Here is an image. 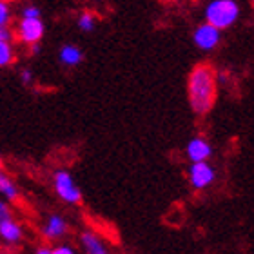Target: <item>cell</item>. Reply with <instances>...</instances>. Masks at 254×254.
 <instances>
[{
    "label": "cell",
    "instance_id": "obj_8",
    "mask_svg": "<svg viewBox=\"0 0 254 254\" xmlns=\"http://www.w3.org/2000/svg\"><path fill=\"white\" fill-rule=\"evenodd\" d=\"M67 229L69 225L65 222V218L60 216V214H51L42 225V236L48 242H57V240H62L67 234Z\"/></svg>",
    "mask_w": 254,
    "mask_h": 254
},
{
    "label": "cell",
    "instance_id": "obj_9",
    "mask_svg": "<svg viewBox=\"0 0 254 254\" xmlns=\"http://www.w3.org/2000/svg\"><path fill=\"white\" fill-rule=\"evenodd\" d=\"M186 154L190 162H207L212 156V147L205 138L194 136L187 142Z\"/></svg>",
    "mask_w": 254,
    "mask_h": 254
},
{
    "label": "cell",
    "instance_id": "obj_4",
    "mask_svg": "<svg viewBox=\"0 0 254 254\" xmlns=\"http://www.w3.org/2000/svg\"><path fill=\"white\" fill-rule=\"evenodd\" d=\"M44 33H46V24L42 16H20L16 24L15 38L24 46H33L42 40Z\"/></svg>",
    "mask_w": 254,
    "mask_h": 254
},
{
    "label": "cell",
    "instance_id": "obj_19",
    "mask_svg": "<svg viewBox=\"0 0 254 254\" xmlns=\"http://www.w3.org/2000/svg\"><path fill=\"white\" fill-rule=\"evenodd\" d=\"M53 254H74L73 245L69 244H60L57 247H53Z\"/></svg>",
    "mask_w": 254,
    "mask_h": 254
},
{
    "label": "cell",
    "instance_id": "obj_25",
    "mask_svg": "<svg viewBox=\"0 0 254 254\" xmlns=\"http://www.w3.org/2000/svg\"><path fill=\"white\" fill-rule=\"evenodd\" d=\"M0 244H2V242H0Z\"/></svg>",
    "mask_w": 254,
    "mask_h": 254
},
{
    "label": "cell",
    "instance_id": "obj_13",
    "mask_svg": "<svg viewBox=\"0 0 254 254\" xmlns=\"http://www.w3.org/2000/svg\"><path fill=\"white\" fill-rule=\"evenodd\" d=\"M15 62V48L9 40H0V69L9 67Z\"/></svg>",
    "mask_w": 254,
    "mask_h": 254
},
{
    "label": "cell",
    "instance_id": "obj_17",
    "mask_svg": "<svg viewBox=\"0 0 254 254\" xmlns=\"http://www.w3.org/2000/svg\"><path fill=\"white\" fill-rule=\"evenodd\" d=\"M20 82H22V85H26V87L33 85V84H35V73H33L31 69L24 67L20 71Z\"/></svg>",
    "mask_w": 254,
    "mask_h": 254
},
{
    "label": "cell",
    "instance_id": "obj_24",
    "mask_svg": "<svg viewBox=\"0 0 254 254\" xmlns=\"http://www.w3.org/2000/svg\"><path fill=\"white\" fill-rule=\"evenodd\" d=\"M253 5H254V0H253Z\"/></svg>",
    "mask_w": 254,
    "mask_h": 254
},
{
    "label": "cell",
    "instance_id": "obj_2",
    "mask_svg": "<svg viewBox=\"0 0 254 254\" xmlns=\"http://www.w3.org/2000/svg\"><path fill=\"white\" fill-rule=\"evenodd\" d=\"M240 13L242 11L236 0H209V4L203 9V18L214 27L225 31L238 22Z\"/></svg>",
    "mask_w": 254,
    "mask_h": 254
},
{
    "label": "cell",
    "instance_id": "obj_18",
    "mask_svg": "<svg viewBox=\"0 0 254 254\" xmlns=\"http://www.w3.org/2000/svg\"><path fill=\"white\" fill-rule=\"evenodd\" d=\"M20 16H42V11H40V7H37V5H24L20 11Z\"/></svg>",
    "mask_w": 254,
    "mask_h": 254
},
{
    "label": "cell",
    "instance_id": "obj_20",
    "mask_svg": "<svg viewBox=\"0 0 254 254\" xmlns=\"http://www.w3.org/2000/svg\"><path fill=\"white\" fill-rule=\"evenodd\" d=\"M13 38H15V33L11 31L9 26H0V40H9V42H13Z\"/></svg>",
    "mask_w": 254,
    "mask_h": 254
},
{
    "label": "cell",
    "instance_id": "obj_22",
    "mask_svg": "<svg viewBox=\"0 0 254 254\" xmlns=\"http://www.w3.org/2000/svg\"><path fill=\"white\" fill-rule=\"evenodd\" d=\"M29 48H31V55H38V53H40V42L33 44V46H29Z\"/></svg>",
    "mask_w": 254,
    "mask_h": 254
},
{
    "label": "cell",
    "instance_id": "obj_16",
    "mask_svg": "<svg viewBox=\"0 0 254 254\" xmlns=\"http://www.w3.org/2000/svg\"><path fill=\"white\" fill-rule=\"evenodd\" d=\"M13 218V211L9 207V201L7 200H0V223H4L5 220Z\"/></svg>",
    "mask_w": 254,
    "mask_h": 254
},
{
    "label": "cell",
    "instance_id": "obj_7",
    "mask_svg": "<svg viewBox=\"0 0 254 254\" xmlns=\"http://www.w3.org/2000/svg\"><path fill=\"white\" fill-rule=\"evenodd\" d=\"M24 240V227L22 223H18L15 218L5 220L4 223H0V242L9 247H16L22 244Z\"/></svg>",
    "mask_w": 254,
    "mask_h": 254
},
{
    "label": "cell",
    "instance_id": "obj_14",
    "mask_svg": "<svg viewBox=\"0 0 254 254\" xmlns=\"http://www.w3.org/2000/svg\"><path fill=\"white\" fill-rule=\"evenodd\" d=\"M96 15L95 13H91V11H82L78 15V18H76V26H78L80 31L84 33H91L95 31L96 27Z\"/></svg>",
    "mask_w": 254,
    "mask_h": 254
},
{
    "label": "cell",
    "instance_id": "obj_21",
    "mask_svg": "<svg viewBox=\"0 0 254 254\" xmlns=\"http://www.w3.org/2000/svg\"><path fill=\"white\" fill-rule=\"evenodd\" d=\"M35 253H37V254H53V249H51L49 245H40Z\"/></svg>",
    "mask_w": 254,
    "mask_h": 254
},
{
    "label": "cell",
    "instance_id": "obj_23",
    "mask_svg": "<svg viewBox=\"0 0 254 254\" xmlns=\"http://www.w3.org/2000/svg\"><path fill=\"white\" fill-rule=\"evenodd\" d=\"M0 171H2V158H0Z\"/></svg>",
    "mask_w": 254,
    "mask_h": 254
},
{
    "label": "cell",
    "instance_id": "obj_15",
    "mask_svg": "<svg viewBox=\"0 0 254 254\" xmlns=\"http://www.w3.org/2000/svg\"><path fill=\"white\" fill-rule=\"evenodd\" d=\"M13 13H11V5L7 0H0V26H9Z\"/></svg>",
    "mask_w": 254,
    "mask_h": 254
},
{
    "label": "cell",
    "instance_id": "obj_5",
    "mask_svg": "<svg viewBox=\"0 0 254 254\" xmlns=\"http://www.w3.org/2000/svg\"><path fill=\"white\" fill-rule=\"evenodd\" d=\"M187 178L192 189L203 190L211 187L216 180V169L209 162H190L187 169Z\"/></svg>",
    "mask_w": 254,
    "mask_h": 254
},
{
    "label": "cell",
    "instance_id": "obj_11",
    "mask_svg": "<svg viewBox=\"0 0 254 254\" xmlns=\"http://www.w3.org/2000/svg\"><path fill=\"white\" fill-rule=\"evenodd\" d=\"M59 60L65 67H76V65H80V62L84 60V53H82V49H80L78 46H74V44H64L59 51Z\"/></svg>",
    "mask_w": 254,
    "mask_h": 254
},
{
    "label": "cell",
    "instance_id": "obj_3",
    "mask_svg": "<svg viewBox=\"0 0 254 254\" xmlns=\"http://www.w3.org/2000/svg\"><path fill=\"white\" fill-rule=\"evenodd\" d=\"M53 189L60 200L69 205H78L82 201V190L76 186L73 175L69 171L59 169L53 175Z\"/></svg>",
    "mask_w": 254,
    "mask_h": 254
},
{
    "label": "cell",
    "instance_id": "obj_6",
    "mask_svg": "<svg viewBox=\"0 0 254 254\" xmlns=\"http://www.w3.org/2000/svg\"><path fill=\"white\" fill-rule=\"evenodd\" d=\"M192 42L200 51H214L222 42V29L214 27L209 22H203L192 31Z\"/></svg>",
    "mask_w": 254,
    "mask_h": 254
},
{
    "label": "cell",
    "instance_id": "obj_1",
    "mask_svg": "<svg viewBox=\"0 0 254 254\" xmlns=\"http://www.w3.org/2000/svg\"><path fill=\"white\" fill-rule=\"evenodd\" d=\"M218 96L216 71L209 64H198L187 78V98L196 115H207Z\"/></svg>",
    "mask_w": 254,
    "mask_h": 254
},
{
    "label": "cell",
    "instance_id": "obj_10",
    "mask_svg": "<svg viewBox=\"0 0 254 254\" xmlns=\"http://www.w3.org/2000/svg\"><path fill=\"white\" fill-rule=\"evenodd\" d=\"M80 247L85 254H107L106 242L102 240V236L95 231H82L80 233Z\"/></svg>",
    "mask_w": 254,
    "mask_h": 254
},
{
    "label": "cell",
    "instance_id": "obj_12",
    "mask_svg": "<svg viewBox=\"0 0 254 254\" xmlns=\"http://www.w3.org/2000/svg\"><path fill=\"white\" fill-rule=\"evenodd\" d=\"M0 196L7 201H16L20 198V190H18L16 184L5 175L4 171H0Z\"/></svg>",
    "mask_w": 254,
    "mask_h": 254
}]
</instances>
